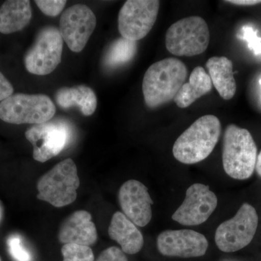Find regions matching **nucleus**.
<instances>
[{
  "instance_id": "nucleus-1",
  "label": "nucleus",
  "mask_w": 261,
  "mask_h": 261,
  "mask_svg": "<svg viewBox=\"0 0 261 261\" xmlns=\"http://www.w3.org/2000/svg\"><path fill=\"white\" fill-rule=\"evenodd\" d=\"M187 76L186 65L176 58H166L150 65L142 82V92L147 107L158 108L173 100Z\"/></svg>"
},
{
  "instance_id": "nucleus-2",
  "label": "nucleus",
  "mask_w": 261,
  "mask_h": 261,
  "mask_svg": "<svg viewBox=\"0 0 261 261\" xmlns=\"http://www.w3.org/2000/svg\"><path fill=\"white\" fill-rule=\"evenodd\" d=\"M221 134V122L217 117H200L178 137L173 147V156L184 164L201 162L213 152Z\"/></svg>"
},
{
  "instance_id": "nucleus-3",
  "label": "nucleus",
  "mask_w": 261,
  "mask_h": 261,
  "mask_svg": "<svg viewBox=\"0 0 261 261\" xmlns=\"http://www.w3.org/2000/svg\"><path fill=\"white\" fill-rule=\"evenodd\" d=\"M257 147L251 134L234 124L226 127L223 143V166L234 179H247L255 169Z\"/></svg>"
},
{
  "instance_id": "nucleus-4",
  "label": "nucleus",
  "mask_w": 261,
  "mask_h": 261,
  "mask_svg": "<svg viewBox=\"0 0 261 261\" xmlns=\"http://www.w3.org/2000/svg\"><path fill=\"white\" fill-rule=\"evenodd\" d=\"M80 186L75 163L72 159H65L39 178L37 198L54 207H65L76 200Z\"/></svg>"
},
{
  "instance_id": "nucleus-5",
  "label": "nucleus",
  "mask_w": 261,
  "mask_h": 261,
  "mask_svg": "<svg viewBox=\"0 0 261 261\" xmlns=\"http://www.w3.org/2000/svg\"><path fill=\"white\" fill-rule=\"evenodd\" d=\"M56 113L54 103L44 94H15L0 102V119L12 124H41Z\"/></svg>"
},
{
  "instance_id": "nucleus-6",
  "label": "nucleus",
  "mask_w": 261,
  "mask_h": 261,
  "mask_svg": "<svg viewBox=\"0 0 261 261\" xmlns=\"http://www.w3.org/2000/svg\"><path fill=\"white\" fill-rule=\"evenodd\" d=\"M210 32L203 18L190 16L181 19L168 28L166 46L168 51L176 56H195L207 49Z\"/></svg>"
},
{
  "instance_id": "nucleus-7",
  "label": "nucleus",
  "mask_w": 261,
  "mask_h": 261,
  "mask_svg": "<svg viewBox=\"0 0 261 261\" xmlns=\"http://www.w3.org/2000/svg\"><path fill=\"white\" fill-rule=\"evenodd\" d=\"M258 216L251 205L244 203L231 219L218 226L215 242L224 252L238 251L251 243L256 233Z\"/></svg>"
},
{
  "instance_id": "nucleus-8",
  "label": "nucleus",
  "mask_w": 261,
  "mask_h": 261,
  "mask_svg": "<svg viewBox=\"0 0 261 261\" xmlns=\"http://www.w3.org/2000/svg\"><path fill=\"white\" fill-rule=\"evenodd\" d=\"M63 47V39L59 29L55 27H44L25 54V68L32 74H49L61 63Z\"/></svg>"
},
{
  "instance_id": "nucleus-9",
  "label": "nucleus",
  "mask_w": 261,
  "mask_h": 261,
  "mask_svg": "<svg viewBox=\"0 0 261 261\" xmlns=\"http://www.w3.org/2000/svg\"><path fill=\"white\" fill-rule=\"evenodd\" d=\"M158 0H128L118 14V30L122 37L137 41L145 38L152 29L159 14Z\"/></svg>"
},
{
  "instance_id": "nucleus-10",
  "label": "nucleus",
  "mask_w": 261,
  "mask_h": 261,
  "mask_svg": "<svg viewBox=\"0 0 261 261\" xmlns=\"http://www.w3.org/2000/svg\"><path fill=\"white\" fill-rule=\"evenodd\" d=\"M33 145V157L44 163L61 153L70 140V127L62 121H49L34 125L25 133Z\"/></svg>"
},
{
  "instance_id": "nucleus-11",
  "label": "nucleus",
  "mask_w": 261,
  "mask_h": 261,
  "mask_svg": "<svg viewBox=\"0 0 261 261\" xmlns=\"http://www.w3.org/2000/svg\"><path fill=\"white\" fill-rule=\"evenodd\" d=\"M97 25V18L87 5L77 4L65 10L60 20L62 38L70 50L80 53L87 45Z\"/></svg>"
},
{
  "instance_id": "nucleus-12",
  "label": "nucleus",
  "mask_w": 261,
  "mask_h": 261,
  "mask_svg": "<svg viewBox=\"0 0 261 261\" xmlns=\"http://www.w3.org/2000/svg\"><path fill=\"white\" fill-rule=\"evenodd\" d=\"M217 205V197L210 187L194 184L187 189L185 200L173 214L172 219L184 226H198L209 219Z\"/></svg>"
},
{
  "instance_id": "nucleus-13",
  "label": "nucleus",
  "mask_w": 261,
  "mask_h": 261,
  "mask_svg": "<svg viewBox=\"0 0 261 261\" xmlns=\"http://www.w3.org/2000/svg\"><path fill=\"white\" fill-rule=\"evenodd\" d=\"M157 247L165 256L190 258L205 255L208 243L203 234L193 230H166L158 237Z\"/></svg>"
},
{
  "instance_id": "nucleus-14",
  "label": "nucleus",
  "mask_w": 261,
  "mask_h": 261,
  "mask_svg": "<svg viewBox=\"0 0 261 261\" xmlns=\"http://www.w3.org/2000/svg\"><path fill=\"white\" fill-rule=\"evenodd\" d=\"M118 200L123 214L136 226L144 227L152 219L153 201L142 182L128 180L120 188Z\"/></svg>"
},
{
  "instance_id": "nucleus-15",
  "label": "nucleus",
  "mask_w": 261,
  "mask_h": 261,
  "mask_svg": "<svg viewBox=\"0 0 261 261\" xmlns=\"http://www.w3.org/2000/svg\"><path fill=\"white\" fill-rule=\"evenodd\" d=\"M58 236L64 245L76 244L89 247L97 242V228L89 212L77 211L63 221Z\"/></svg>"
},
{
  "instance_id": "nucleus-16",
  "label": "nucleus",
  "mask_w": 261,
  "mask_h": 261,
  "mask_svg": "<svg viewBox=\"0 0 261 261\" xmlns=\"http://www.w3.org/2000/svg\"><path fill=\"white\" fill-rule=\"evenodd\" d=\"M108 234L111 240L119 244L124 253L134 255L143 247V235L123 213L116 212L113 214L108 228Z\"/></svg>"
},
{
  "instance_id": "nucleus-17",
  "label": "nucleus",
  "mask_w": 261,
  "mask_h": 261,
  "mask_svg": "<svg viewBox=\"0 0 261 261\" xmlns=\"http://www.w3.org/2000/svg\"><path fill=\"white\" fill-rule=\"evenodd\" d=\"M211 82L220 96L226 100L233 97L237 84L233 78V63L226 57H212L206 63Z\"/></svg>"
},
{
  "instance_id": "nucleus-18",
  "label": "nucleus",
  "mask_w": 261,
  "mask_h": 261,
  "mask_svg": "<svg viewBox=\"0 0 261 261\" xmlns=\"http://www.w3.org/2000/svg\"><path fill=\"white\" fill-rule=\"evenodd\" d=\"M32 18L28 0H8L0 8V33L10 34L25 28Z\"/></svg>"
},
{
  "instance_id": "nucleus-19",
  "label": "nucleus",
  "mask_w": 261,
  "mask_h": 261,
  "mask_svg": "<svg viewBox=\"0 0 261 261\" xmlns=\"http://www.w3.org/2000/svg\"><path fill=\"white\" fill-rule=\"evenodd\" d=\"M56 100L58 106L64 109L80 108L85 116H92L97 109V96L92 89L85 85L60 89L56 94Z\"/></svg>"
},
{
  "instance_id": "nucleus-20",
  "label": "nucleus",
  "mask_w": 261,
  "mask_h": 261,
  "mask_svg": "<svg viewBox=\"0 0 261 261\" xmlns=\"http://www.w3.org/2000/svg\"><path fill=\"white\" fill-rule=\"evenodd\" d=\"M212 87V82L205 69L201 66L196 67L190 74V82L181 86L173 100L178 108H188L211 92Z\"/></svg>"
},
{
  "instance_id": "nucleus-21",
  "label": "nucleus",
  "mask_w": 261,
  "mask_h": 261,
  "mask_svg": "<svg viewBox=\"0 0 261 261\" xmlns=\"http://www.w3.org/2000/svg\"><path fill=\"white\" fill-rule=\"evenodd\" d=\"M137 51V42L122 37L113 41L103 57V65L116 68L133 59Z\"/></svg>"
},
{
  "instance_id": "nucleus-22",
  "label": "nucleus",
  "mask_w": 261,
  "mask_h": 261,
  "mask_svg": "<svg viewBox=\"0 0 261 261\" xmlns=\"http://www.w3.org/2000/svg\"><path fill=\"white\" fill-rule=\"evenodd\" d=\"M63 261H94L92 249L76 244H65L62 247Z\"/></svg>"
},
{
  "instance_id": "nucleus-23",
  "label": "nucleus",
  "mask_w": 261,
  "mask_h": 261,
  "mask_svg": "<svg viewBox=\"0 0 261 261\" xmlns=\"http://www.w3.org/2000/svg\"><path fill=\"white\" fill-rule=\"evenodd\" d=\"M8 249L11 256L16 261H32V254L24 246L18 235H12L8 240Z\"/></svg>"
},
{
  "instance_id": "nucleus-24",
  "label": "nucleus",
  "mask_w": 261,
  "mask_h": 261,
  "mask_svg": "<svg viewBox=\"0 0 261 261\" xmlns=\"http://www.w3.org/2000/svg\"><path fill=\"white\" fill-rule=\"evenodd\" d=\"M35 3L44 15L56 17L63 12L67 2L63 0H36Z\"/></svg>"
},
{
  "instance_id": "nucleus-25",
  "label": "nucleus",
  "mask_w": 261,
  "mask_h": 261,
  "mask_svg": "<svg viewBox=\"0 0 261 261\" xmlns=\"http://www.w3.org/2000/svg\"><path fill=\"white\" fill-rule=\"evenodd\" d=\"M243 39L247 43L249 49L253 51L254 55L261 57V37L257 36L256 31L249 25L243 28Z\"/></svg>"
},
{
  "instance_id": "nucleus-26",
  "label": "nucleus",
  "mask_w": 261,
  "mask_h": 261,
  "mask_svg": "<svg viewBox=\"0 0 261 261\" xmlns=\"http://www.w3.org/2000/svg\"><path fill=\"white\" fill-rule=\"evenodd\" d=\"M97 261H128L126 253L121 249L111 247L105 250L99 255Z\"/></svg>"
},
{
  "instance_id": "nucleus-27",
  "label": "nucleus",
  "mask_w": 261,
  "mask_h": 261,
  "mask_svg": "<svg viewBox=\"0 0 261 261\" xmlns=\"http://www.w3.org/2000/svg\"><path fill=\"white\" fill-rule=\"evenodd\" d=\"M13 87L9 81L0 72V102L13 95Z\"/></svg>"
},
{
  "instance_id": "nucleus-28",
  "label": "nucleus",
  "mask_w": 261,
  "mask_h": 261,
  "mask_svg": "<svg viewBox=\"0 0 261 261\" xmlns=\"http://www.w3.org/2000/svg\"><path fill=\"white\" fill-rule=\"evenodd\" d=\"M226 3L238 5H255L260 4L261 1H257V0H231V1H226Z\"/></svg>"
},
{
  "instance_id": "nucleus-29",
  "label": "nucleus",
  "mask_w": 261,
  "mask_h": 261,
  "mask_svg": "<svg viewBox=\"0 0 261 261\" xmlns=\"http://www.w3.org/2000/svg\"><path fill=\"white\" fill-rule=\"evenodd\" d=\"M257 173L261 177V151L257 157L256 166H255Z\"/></svg>"
},
{
  "instance_id": "nucleus-30",
  "label": "nucleus",
  "mask_w": 261,
  "mask_h": 261,
  "mask_svg": "<svg viewBox=\"0 0 261 261\" xmlns=\"http://www.w3.org/2000/svg\"><path fill=\"white\" fill-rule=\"evenodd\" d=\"M1 216H2V209H1V206H0V219H1Z\"/></svg>"
},
{
  "instance_id": "nucleus-31",
  "label": "nucleus",
  "mask_w": 261,
  "mask_h": 261,
  "mask_svg": "<svg viewBox=\"0 0 261 261\" xmlns=\"http://www.w3.org/2000/svg\"><path fill=\"white\" fill-rule=\"evenodd\" d=\"M259 83H260V87H261V79H260V81H259Z\"/></svg>"
},
{
  "instance_id": "nucleus-32",
  "label": "nucleus",
  "mask_w": 261,
  "mask_h": 261,
  "mask_svg": "<svg viewBox=\"0 0 261 261\" xmlns=\"http://www.w3.org/2000/svg\"><path fill=\"white\" fill-rule=\"evenodd\" d=\"M0 261H2V259H1V257H0Z\"/></svg>"
}]
</instances>
